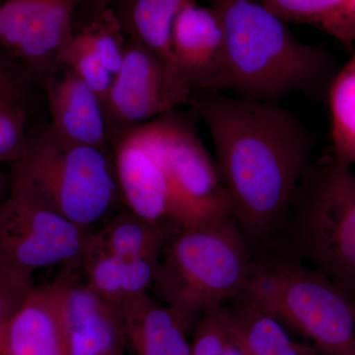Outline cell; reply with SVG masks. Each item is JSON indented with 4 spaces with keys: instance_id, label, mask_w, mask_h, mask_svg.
Instances as JSON below:
<instances>
[{
    "instance_id": "6da1fadb",
    "label": "cell",
    "mask_w": 355,
    "mask_h": 355,
    "mask_svg": "<svg viewBox=\"0 0 355 355\" xmlns=\"http://www.w3.org/2000/svg\"><path fill=\"white\" fill-rule=\"evenodd\" d=\"M190 106L209 128L233 217L248 242L266 239L284 225L309 169V130L277 103L200 92Z\"/></svg>"
},
{
    "instance_id": "9c48e42d",
    "label": "cell",
    "mask_w": 355,
    "mask_h": 355,
    "mask_svg": "<svg viewBox=\"0 0 355 355\" xmlns=\"http://www.w3.org/2000/svg\"><path fill=\"white\" fill-rule=\"evenodd\" d=\"M92 229L19 196L0 207V259L23 270L80 263Z\"/></svg>"
},
{
    "instance_id": "cb8c5ba5",
    "label": "cell",
    "mask_w": 355,
    "mask_h": 355,
    "mask_svg": "<svg viewBox=\"0 0 355 355\" xmlns=\"http://www.w3.org/2000/svg\"><path fill=\"white\" fill-rule=\"evenodd\" d=\"M123 261L91 244L89 240L79 263L89 286L118 308L123 300Z\"/></svg>"
},
{
    "instance_id": "83f0119b",
    "label": "cell",
    "mask_w": 355,
    "mask_h": 355,
    "mask_svg": "<svg viewBox=\"0 0 355 355\" xmlns=\"http://www.w3.org/2000/svg\"><path fill=\"white\" fill-rule=\"evenodd\" d=\"M160 257H139L123 261V300L149 293V289L153 286Z\"/></svg>"
},
{
    "instance_id": "d6986e66",
    "label": "cell",
    "mask_w": 355,
    "mask_h": 355,
    "mask_svg": "<svg viewBox=\"0 0 355 355\" xmlns=\"http://www.w3.org/2000/svg\"><path fill=\"white\" fill-rule=\"evenodd\" d=\"M173 231L125 209L110 217L101 228L93 231L91 244L109 252L121 261L146 256H161Z\"/></svg>"
},
{
    "instance_id": "d6a6232c",
    "label": "cell",
    "mask_w": 355,
    "mask_h": 355,
    "mask_svg": "<svg viewBox=\"0 0 355 355\" xmlns=\"http://www.w3.org/2000/svg\"><path fill=\"white\" fill-rule=\"evenodd\" d=\"M0 355H3V354H2V352H0Z\"/></svg>"
},
{
    "instance_id": "f546056e",
    "label": "cell",
    "mask_w": 355,
    "mask_h": 355,
    "mask_svg": "<svg viewBox=\"0 0 355 355\" xmlns=\"http://www.w3.org/2000/svg\"><path fill=\"white\" fill-rule=\"evenodd\" d=\"M0 88L24 90V87L21 85L19 81L14 78L11 72L7 70L1 62H0Z\"/></svg>"
},
{
    "instance_id": "44dd1931",
    "label": "cell",
    "mask_w": 355,
    "mask_h": 355,
    "mask_svg": "<svg viewBox=\"0 0 355 355\" xmlns=\"http://www.w3.org/2000/svg\"><path fill=\"white\" fill-rule=\"evenodd\" d=\"M333 156L345 164H355V51L336 72L328 90Z\"/></svg>"
},
{
    "instance_id": "ba28073f",
    "label": "cell",
    "mask_w": 355,
    "mask_h": 355,
    "mask_svg": "<svg viewBox=\"0 0 355 355\" xmlns=\"http://www.w3.org/2000/svg\"><path fill=\"white\" fill-rule=\"evenodd\" d=\"M193 95L164 58L128 39L123 64L104 101L111 148L130 130L190 105Z\"/></svg>"
},
{
    "instance_id": "1f68e13d",
    "label": "cell",
    "mask_w": 355,
    "mask_h": 355,
    "mask_svg": "<svg viewBox=\"0 0 355 355\" xmlns=\"http://www.w3.org/2000/svg\"><path fill=\"white\" fill-rule=\"evenodd\" d=\"M229 330H230V329H229ZM224 355H246L245 352H243L239 343L235 340L234 336L231 334V331L230 338H229L227 347H226L225 354H224Z\"/></svg>"
},
{
    "instance_id": "2e32d148",
    "label": "cell",
    "mask_w": 355,
    "mask_h": 355,
    "mask_svg": "<svg viewBox=\"0 0 355 355\" xmlns=\"http://www.w3.org/2000/svg\"><path fill=\"white\" fill-rule=\"evenodd\" d=\"M0 352L3 355H69L57 280L36 286L7 324Z\"/></svg>"
},
{
    "instance_id": "7402d4cb",
    "label": "cell",
    "mask_w": 355,
    "mask_h": 355,
    "mask_svg": "<svg viewBox=\"0 0 355 355\" xmlns=\"http://www.w3.org/2000/svg\"><path fill=\"white\" fill-rule=\"evenodd\" d=\"M28 120L25 91L0 88V164L10 165L24 151Z\"/></svg>"
},
{
    "instance_id": "836d02e7",
    "label": "cell",
    "mask_w": 355,
    "mask_h": 355,
    "mask_svg": "<svg viewBox=\"0 0 355 355\" xmlns=\"http://www.w3.org/2000/svg\"><path fill=\"white\" fill-rule=\"evenodd\" d=\"M354 4H355V0H354Z\"/></svg>"
},
{
    "instance_id": "52a82bcc",
    "label": "cell",
    "mask_w": 355,
    "mask_h": 355,
    "mask_svg": "<svg viewBox=\"0 0 355 355\" xmlns=\"http://www.w3.org/2000/svg\"><path fill=\"white\" fill-rule=\"evenodd\" d=\"M191 118L177 110L146 123L167 175L175 230L233 217L216 160L203 146Z\"/></svg>"
},
{
    "instance_id": "8fae6325",
    "label": "cell",
    "mask_w": 355,
    "mask_h": 355,
    "mask_svg": "<svg viewBox=\"0 0 355 355\" xmlns=\"http://www.w3.org/2000/svg\"><path fill=\"white\" fill-rule=\"evenodd\" d=\"M55 280L69 355H123L127 342L119 308L89 286L79 265L64 266Z\"/></svg>"
},
{
    "instance_id": "f1b7e54d",
    "label": "cell",
    "mask_w": 355,
    "mask_h": 355,
    "mask_svg": "<svg viewBox=\"0 0 355 355\" xmlns=\"http://www.w3.org/2000/svg\"><path fill=\"white\" fill-rule=\"evenodd\" d=\"M112 0H83L74 16V30L86 24L103 11L109 8Z\"/></svg>"
},
{
    "instance_id": "4fadbf2b",
    "label": "cell",
    "mask_w": 355,
    "mask_h": 355,
    "mask_svg": "<svg viewBox=\"0 0 355 355\" xmlns=\"http://www.w3.org/2000/svg\"><path fill=\"white\" fill-rule=\"evenodd\" d=\"M224 49L223 27L214 9L186 0L173 27L172 60L193 93L217 92Z\"/></svg>"
},
{
    "instance_id": "e0dca14e",
    "label": "cell",
    "mask_w": 355,
    "mask_h": 355,
    "mask_svg": "<svg viewBox=\"0 0 355 355\" xmlns=\"http://www.w3.org/2000/svg\"><path fill=\"white\" fill-rule=\"evenodd\" d=\"M231 334L246 355H316L292 340L282 322L243 294L223 306Z\"/></svg>"
},
{
    "instance_id": "5bb4252c",
    "label": "cell",
    "mask_w": 355,
    "mask_h": 355,
    "mask_svg": "<svg viewBox=\"0 0 355 355\" xmlns=\"http://www.w3.org/2000/svg\"><path fill=\"white\" fill-rule=\"evenodd\" d=\"M51 128L72 144L112 149L104 103L69 67L58 64L46 86Z\"/></svg>"
},
{
    "instance_id": "3957f363",
    "label": "cell",
    "mask_w": 355,
    "mask_h": 355,
    "mask_svg": "<svg viewBox=\"0 0 355 355\" xmlns=\"http://www.w3.org/2000/svg\"><path fill=\"white\" fill-rule=\"evenodd\" d=\"M8 176L10 193L84 228L108 220L123 203L113 150L72 144L58 137L50 123L30 130Z\"/></svg>"
},
{
    "instance_id": "603a6c76",
    "label": "cell",
    "mask_w": 355,
    "mask_h": 355,
    "mask_svg": "<svg viewBox=\"0 0 355 355\" xmlns=\"http://www.w3.org/2000/svg\"><path fill=\"white\" fill-rule=\"evenodd\" d=\"M74 32L116 76L123 64L128 38L113 9L109 7Z\"/></svg>"
},
{
    "instance_id": "8992f818",
    "label": "cell",
    "mask_w": 355,
    "mask_h": 355,
    "mask_svg": "<svg viewBox=\"0 0 355 355\" xmlns=\"http://www.w3.org/2000/svg\"><path fill=\"white\" fill-rule=\"evenodd\" d=\"M245 294L324 355H355V301L296 260L254 261Z\"/></svg>"
},
{
    "instance_id": "4316f807",
    "label": "cell",
    "mask_w": 355,
    "mask_h": 355,
    "mask_svg": "<svg viewBox=\"0 0 355 355\" xmlns=\"http://www.w3.org/2000/svg\"><path fill=\"white\" fill-rule=\"evenodd\" d=\"M222 307L205 313L198 320L193 329L191 355L225 354L230 338V330Z\"/></svg>"
},
{
    "instance_id": "30bf717a",
    "label": "cell",
    "mask_w": 355,
    "mask_h": 355,
    "mask_svg": "<svg viewBox=\"0 0 355 355\" xmlns=\"http://www.w3.org/2000/svg\"><path fill=\"white\" fill-rule=\"evenodd\" d=\"M83 0H6L0 6V44L44 88L74 33Z\"/></svg>"
},
{
    "instance_id": "ac0fdd59",
    "label": "cell",
    "mask_w": 355,
    "mask_h": 355,
    "mask_svg": "<svg viewBox=\"0 0 355 355\" xmlns=\"http://www.w3.org/2000/svg\"><path fill=\"white\" fill-rule=\"evenodd\" d=\"M184 2L186 0H112L109 7L113 9L128 39L146 46L174 67L172 31Z\"/></svg>"
},
{
    "instance_id": "9a60e30c",
    "label": "cell",
    "mask_w": 355,
    "mask_h": 355,
    "mask_svg": "<svg viewBox=\"0 0 355 355\" xmlns=\"http://www.w3.org/2000/svg\"><path fill=\"white\" fill-rule=\"evenodd\" d=\"M119 310L132 355H191V331L200 319L149 293L125 299Z\"/></svg>"
},
{
    "instance_id": "5b68a950",
    "label": "cell",
    "mask_w": 355,
    "mask_h": 355,
    "mask_svg": "<svg viewBox=\"0 0 355 355\" xmlns=\"http://www.w3.org/2000/svg\"><path fill=\"white\" fill-rule=\"evenodd\" d=\"M298 258L355 301V173L333 156L307 170L286 221Z\"/></svg>"
},
{
    "instance_id": "277c9868",
    "label": "cell",
    "mask_w": 355,
    "mask_h": 355,
    "mask_svg": "<svg viewBox=\"0 0 355 355\" xmlns=\"http://www.w3.org/2000/svg\"><path fill=\"white\" fill-rule=\"evenodd\" d=\"M254 265L234 217L176 229L161 253L154 295L198 320L243 295Z\"/></svg>"
},
{
    "instance_id": "7a4b0ae2",
    "label": "cell",
    "mask_w": 355,
    "mask_h": 355,
    "mask_svg": "<svg viewBox=\"0 0 355 355\" xmlns=\"http://www.w3.org/2000/svg\"><path fill=\"white\" fill-rule=\"evenodd\" d=\"M223 27L224 64L218 90L277 103L330 87L335 62L323 46L299 41L286 21L257 0H207Z\"/></svg>"
},
{
    "instance_id": "d4e9b609",
    "label": "cell",
    "mask_w": 355,
    "mask_h": 355,
    "mask_svg": "<svg viewBox=\"0 0 355 355\" xmlns=\"http://www.w3.org/2000/svg\"><path fill=\"white\" fill-rule=\"evenodd\" d=\"M58 64L71 69L104 103L114 76L76 32L60 53Z\"/></svg>"
},
{
    "instance_id": "4dcf8cb0",
    "label": "cell",
    "mask_w": 355,
    "mask_h": 355,
    "mask_svg": "<svg viewBox=\"0 0 355 355\" xmlns=\"http://www.w3.org/2000/svg\"><path fill=\"white\" fill-rule=\"evenodd\" d=\"M10 196V182H9L8 172L0 170V207Z\"/></svg>"
},
{
    "instance_id": "7c38bea8",
    "label": "cell",
    "mask_w": 355,
    "mask_h": 355,
    "mask_svg": "<svg viewBox=\"0 0 355 355\" xmlns=\"http://www.w3.org/2000/svg\"><path fill=\"white\" fill-rule=\"evenodd\" d=\"M112 150L125 209L153 223L172 226V198L167 175L146 125L116 140Z\"/></svg>"
},
{
    "instance_id": "ffe728a7",
    "label": "cell",
    "mask_w": 355,
    "mask_h": 355,
    "mask_svg": "<svg viewBox=\"0 0 355 355\" xmlns=\"http://www.w3.org/2000/svg\"><path fill=\"white\" fill-rule=\"evenodd\" d=\"M286 22L316 27L355 51L354 0H257Z\"/></svg>"
},
{
    "instance_id": "484cf974",
    "label": "cell",
    "mask_w": 355,
    "mask_h": 355,
    "mask_svg": "<svg viewBox=\"0 0 355 355\" xmlns=\"http://www.w3.org/2000/svg\"><path fill=\"white\" fill-rule=\"evenodd\" d=\"M36 286L34 272L0 259V343L7 324Z\"/></svg>"
}]
</instances>
